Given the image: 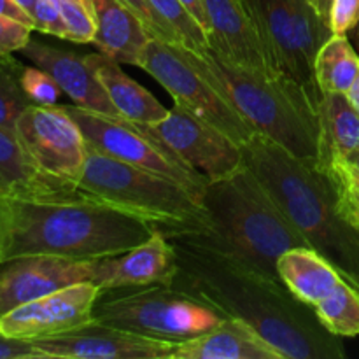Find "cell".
<instances>
[{"label": "cell", "mask_w": 359, "mask_h": 359, "mask_svg": "<svg viewBox=\"0 0 359 359\" xmlns=\"http://www.w3.org/2000/svg\"><path fill=\"white\" fill-rule=\"evenodd\" d=\"M177 270L170 286L248 323L286 359H340V337L330 333L314 307L298 300L277 277L214 248L202 235H167Z\"/></svg>", "instance_id": "6da1fadb"}, {"label": "cell", "mask_w": 359, "mask_h": 359, "mask_svg": "<svg viewBox=\"0 0 359 359\" xmlns=\"http://www.w3.org/2000/svg\"><path fill=\"white\" fill-rule=\"evenodd\" d=\"M149 223L90 198L34 202L0 196V265L25 256L100 259L146 241Z\"/></svg>", "instance_id": "7a4b0ae2"}, {"label": "cell", "mask_w": 359, "mask_h": 359, "mask_svg": "<svg viewBox=\"0 0 359 359\" xmlns=\"http://www.w3.org/2000/svg\"><path fill=\"white\" fill-rule=\"evenodd\" d=\"M245 163L312 249L332 262L359 290V233L344 219L335 186L318 160L294 156L255 133Z\"/></svg>", "instance_id": "3957f363"}, {"label": "cell", "mask_w": 359, "mask_h": 359, "mask_svg": "<svg viewBox=\"0 0 359 359\" xmlns=\"http://www.w3.org/2000/svg\"><path fill=\"white\" fill-rule=\"evenodd\" d=\"M177 48L252 132L269 137L294 156L318 160L319 102L300 84L235 65L210 48L203 53Z\"/></svg>", "instance_id": "277c9868"}, {"label": "cell", "mask_w": 359, "mask_h": 359, "mask_svg": "<svg viewBox=\"0 0 359 359\" xmlns=\"http://www.w3.org/2000/svg\"><path fill=\"white\" fill-rule=\"evenodd\" d=\"M209 244L233 258L277 277V259L294 248H311L263 188L248 163L228 177L212 181L203 191Z\"/></svg>", "instance_id": "5b68a950"}, {"label": "cell", "mask_w": 359, "mask_h": 359, "mask_svg": "<svg viewBox=\"0 0 359 359\" xmlns=\"http://www.w3.org/2000/svg\"><path fill=\"white\" fill-rule=\"evenodd\" d=\"M79 189L98 203L149 223L165 235H205L202 196L172 179L133 167L88 146Z\"/></svg>", "instance_id": "8992f818"}, {"label": "cell", "mask_w": 359, "mask_h": 359, "mask_svg": "<svg viewBox=\"0 0 359 359\" xmlns=\"http://www.w3.org/2000/svg\"><path fill=\"white\" fill-rule=\"evenodd\" d=\"M93 319L147 339L181 344L210 332L224 318L184 291L153 284L100 291Z\"/></svg>", "instance_id": "52a82bcc"}, {"label": "cell", "mask_w": 359, "mask_h": 359, "mask_svg": "<svg viewBox=\"0 0 359 359\" xmlns=\"http://www.w3.org/2000/svg\"><path fill=\"white\" fill-rule=\"evenodd\" d=\"M270 65L277 74L300 84L316 102L323 93L314 62L332 30L309 0H245Z\"/></svg>", "instance_id": "ba28073f"}, {"label": "cell", "mask_w": 359, "mask_h": 359, "mask_svg": "<svg viewBox=\"0 0 359 359\" xmlns=\"http://www.w3.org/2000/svg\"><path fill=\"white\" fill-rule=\"evenodd\" d=\"M65 109L76 119L90 147L133 167L172 179L196 195L203 196L209 181L195 168L184 163L167 144L161 142L151 132L147 125L109 118L74 104L65 105Z\"/></svg>", "instance_id": "9c48e42d"}, {"label": "cell", "mask_w": 359, "mask_h": 359, "mask_svg": "<svg viewBox=\"0 0 359 359\" xmlns=\"http://www.w3.org/2000/svg\"><path fill=\"white\" fill-rule=\"evenodd\" d=\"M139 67L170 93L175 104L216 125L242 146L255 135L248 123L217 93L216 88L182 56L177 46L151 39Z\"/></svg>", "instance_id": "30bf717a"}, {"label": "cell", "mask_w": 359, "mask_h": 359, "mask_svg": "<svg viewBox=\"0 0 359 359\" xmlns=\"http://www.w3.org/2000/svg\"><path fill=\"white\" fill-rule=\"evenodd\" d=\"M14 133L39 168L79 184L88 144L65 105L32 104L18 119Z\"/></svg>", "instance_id": "8fae6325"}, {"label": "cell", "mask_w": 359, "mask_h": 359, "mask_svg": "<svg viewBox=\"0 0 359 359\" xmlns=\"http://www.w3.org/2000/svg\"><path fill=\"white\" fill-rule=\"evenodd\" d=\"M147 126L209 182L228 177L245 165L242 144L177 104L168 109V114L161 121Z\"/></svg>", "instance_id": "7c38bea8"}, {"label": "cell", "mask_w": 359, "mask_h": 359, "mask_svg": "<svg viewBox=\"0 0 359 359\" xmlns=\"http://www.w3.org/2000/svg\"><path fill=\"white\" fill-rule=\"evenodd\" d=\"M100 259L25 256L0 265V318L44 294L79 283H98Z\"/></svg>", "instance_id": "4fadbf2b"}, {"label": "cell", "mask_w": 359, "mask_h": 359, "mask_svg": "<svg viewBox=\"0 0 359 359\" xmlns=\"http://www.w3.org/2000/svg\"><path fill=\"white\" fill-rule=\"evenodd\" d=\"M100 291L93 283L53 291L4 314L0 332L13 339L37 340L79 328L93 321V307Z\"/></svg>", "instance_id": "5bb4252c"}, {"label": "cell", "mask_w": 359, "mask_h": 359, "mask_svg": "<svg viewBox=\"0 0 359 359\" xmlns=\"http://www.w3.org/2000/svg\"><path fill=\"white\" fill-rule=\"evenodd\" d=\"M46 359H170L175 344L147 339L100 321L60 335L32 340Z\"/></svg>", "instance_id": "9a60e30c"}, {"label": "cell", "mask_w": 359, "mask_h": 359, "mask_svg": "<svg viewBox=\"0 0 359 359\" xmlns=\"http://www.w3.org/2000/svg\"><path fill=\"white\" fill-rule=\"evenodd\" d=\"M207 35L214 53L244 69L280 76L270 65L245 0H205Z\"/></svg>", "instance_id": "2e32d148"}, {"label": "cell", "mask_w": 359, "mask_h": 359, "mask_svg": "<svg viewBox=\"0 0 359 359\" xmlns=\"http://www.w3.org/2000/svg\"><path fill=\"white\" fill-rule=\"evenodd\" d=\"M20 53L32 65L51 74L63 95H67L74 105L109 118L123 119L105 93L86 55H77L70 49L56 48L34 39H30Z\"/></svg>", "instance_id": "e0dca14e"}, {"label": "cell", "mask_w": 359, "mask_h": 359, "mask_svg": "<svg viewBox=\"0 0 359 359\" xmlns=\"http://www.w3.org/2000/svg\"><path fill=\"white\" fill-rule=\"evenodd\" d=\"M0 196L34 202L88 198L79 186L48 174L34 163L16 133L0 128Z\"/></svg>", "instance_id": "ac0fdd59"}, {"label": "cell", "mask_w": 359, "mask_h": 359, "mask_svg": "<svg viewBox=\"0 0 359 359\" xmlns=\"http://www.w3.org/2000/svg\"><path fill=\"white\" fill-rule=\"evenodd\" d=\"M177 270L174 245L167 235L154 228L153 233L135 248L116 256L102 258L100 277L97 286L104 290L116 287L170 286Z\"/></svg>", "instance_id": "d6986e66"}, {"label": "cell", "mask_w": 359, "mask_h": 359, "mask_svg": "<svg viewBox=\"0 0 359 359\" xmlns=\"http://www.w3.org/2000/svg\"><path fill=\"white\" fill-rule=\"evenodd\" d=\"M170 359H286L248 323L224 318L203 335L175 344Z\"/></svg>", "instance_id": "ffe728a7"}, {"label": "cell", "mask_w": 359, "mask_h": 359, "mask_svg": "<svg viewBox=\"0 0 359 359\" xmlns=\"http://www.w3.org/2000/svg\"><path fill=\"white\" fill-rule=\"evenodd\" d=\"M95 16L91 44L112 60L139 67L151 35L142 21L119 0H90Z\"/></svg>", "instance_id": "44dd1931"}, {"label": "cell", "mask_w": 359, "mask_h": 359, "mask_svg": "<svg viewBox=\"0 0 359 359\" xmlns=\"http://www.w3.org/2000/svg\"><path fill=\"white\" fill-rule=\"evenodd\" d=\"M86 56L123 119L139 125H154L168 114V109L153 93L123 72L119 62L100 51Z\"/></svg>", "instance_id": "7402d4cb"}, {"label": "cell", "mask_w": 359, "mask_h": 359, "mask_svg": "<svg viewBox=\"0 0 359 359\" xmlns=\"http://www.w3.org/2000/svg\"><path fill=\"white\" fill-rule=\"evenodd\" d=\"M277 276L298 300L311 307L325 300L344 280L340 270L312 248L283 252L277 259Z\"/></svg>", "instance_id": "603a6c76"}, {"label": "cell", "mask_w": 359, "mask_h": 359, "mask_svg": "<svg viewBox=\"0 0 359 359\" xmlns=\"http://www.w3.org/2000/svg\"><path fill=\"white\" fill-rule=\"evenodd\" d=\"M318 161L346 158L359 147V111L346 93H323L318 105Z\"/></svg>", "instance_id": "cb8c5ba5"}, {"label": "cell", "mask_w": 359, "mask_h": 359, "mask_svg": "<svg viewBox=\"0 0 359 359\" xmlns=\"http://www.w3.org/2000/svg\"><path fill=\"white\" fill-rule=\"evenodd\" d=\"M314 76L321 93H347L359 76V55L347 35L333 34L318 51Z\"/></svg>", "instance_id": "d4e9b609"}, {"label": "cell", "mask_w": 359, "mask_h": 359, "mask_svg": "<svg viewBox=\"0 0 359 359\" xmlns=\"http://www.w3.org/2000/svg\"><path fill=\"white\" fill-rule=\"evenodd\" d=\"M316 316L337 337L359 335V290L344 279L325 300L314 307Z\"/></svg>", "instance_id": "484cf974"}, {"label": "cell", "mask_w": 359, "mask_h": 359, "mask_svg": "<svg viewBox=\"0 0 359 359\" xmlns=\"http://www.w3.org/2000/svg\"><path fill=\"white\" fill-rule=\"evenodd\" d=\"M147 2L161 25L172 35L174 46L188 48L195 53H203L210 48L205 28L196 21V18L189 13L181 0H147Z\"/></svg>", "instance_id": "4316f807"}, {"label": "cell", "mask_w": 359, "mask_h": 359, "mask_svg": "<svg viewBox=\"0 0 359 359\" xmlns=\"http://www.w3.org/2000/svg\"><path fill=\"white\" fill-rule=\"evenodd\" d=\"M25 67L13 58V53L0 55V128L14 132L20 116L34 102L21 86Z\"/></svg>", "instance_id": "83f0119b"}, {"label": "cell", "mask_w": 359, "mask_h": 359, "mask_svg": "<svg viewBox=\"0 0 359 359\" xmlns=\"http://www.w3.org/2000/svg\"><path fill=\"white\" fill-rule=\"evenodd\" d=\"M65 41L88 44L93 41L95 16L90 0H60Z\"/></svg>", "instance_id": "f1b7e54d"}, {"label": "cell", "mask_w": 359, "mask_h": 359, "mask_svg": "<svg viewBox=\"0 0 359 359\" xmlns=\"http://www.w3.org/2000/svg\"><path fill=\"white\" fill-rule=\"evenodd\" d=\"M21 86L34 104L58 105L63 91L55 77L39 67H25L21 72Z\"/></svg>", "instance_id": "f546056e"}, {"label": "cell", "mask_w": 359, "mask_h": 359, "mask_svg": "<svg viewBox=\"0 0 359 359\" xmlns=\"http://www.w3.org/2000/svg\"><path fill=\"white\" fill-rule=\"evenodd\" d=\"M359 21V0H332L326 25L332 34H351Z\"/></svg>", "instance_id": "4dcf8cb0"}, {"label": "cell", "mask_w": 359, "mask_h": 359, "mask_svg": "<svg viewBox=\"0 0 359 359\" xmlns=\"http://www.w3.org/2000/svg\"><path fill=\"white\" fill-rule=\"evenodd\" d=\"M35 30L53 37L65 39V25L62 20L60 0H37L34 13Z\"/></svg>", "instance_id": "1f68e13d"}, {"label": "cell", "mask_w": 359, "mask_h": 359, "mask_svg": "<svg viewBox=\"0 0 359 359\" xmlns=\"http://www.w3.org/2000/svg\"><path fill=\"white\" fill-rule=\"evenodd\" d=\"M34 28L0 14V55L20 51L28 44Z\"/></svg>", "instance_id": "d6a6232c"}, {"label": "cell", "mask_w": 359, "mask_h": 359, "mask_svg": "<svg viewBox=\"0 0 359 359\" xmlns=\"http://www.w3.org/2000/svg\"><path fill=\"white\" fill-rule=\"evenodd\" d=\"M119 2L125 4L130 11H133V13L137 14V18L142 21L144 27L147 28V32H149L151 37L160 39V41L168 42V44H174V39H172V35L168 34L167 28H165L163 25H161V21L158 20L156 14L153 13V9H151V6L147 0H119Z\"/></svg>", "instance_id": "836d02e7"}, {"label": "cell", "mask_w": 359, "mask_h": 359, "mask_svg": "<svg viewBox=\"0 0 359 359\" xmlns=\"http://www.w3.org/2000/svg\"><path fill=\"white\" fill-rule=\"evenodd\" d=\"M0 359H46L32 340L13 339L0 332Z\"/></svg>", "instance_id": "e575fe53"}, {"label": "cell", "mask_w": 359, "mask_h": 359, "mask_svg": "<svg viewBox=\"0 0 359 359\" xmlns=\"http://www.w3.org/2000/svg\"><path fill=\"white\" fill-rule=\"evenodd\" d=\"M0 14H4L7 18H13V20L20 21L23 25H28V27H32L35 30L34 20H32L30 14L25 13L14 0H0Z\"/></svg>", "instance_id": "d590c367"}, {"label": "cell", "mask_w": 359, "mask_h": 359, "mask_svg": "<svg viewBox=\"0 0 359 359\" xmlns=\"http://www.w3.org/2000/svg\"><path fill=\"white\" fill-rule=\"evenodd\" d=\"M181 2L184 4L186 7H188L189 13H191L193 16L196 18V21H198V23L202 25V27L205 28V32H207V27H209V21H207L205 0H181Z\"/></svg>", "instance_id": "8d00e7d4"}, {"label": "cell", "mask_w": 359, "mask_h": 359, "mask_svg": "<svg viewBox=\"0 0 359 359\" xmlns=\"http://www.w3.org/2000/svg\"><path fill=\"white\" fill-rule=\"evenodd\" d=\"M21 9L25 11L27 14H30L32 20H34V13H35V6H37V0H14Z\"/></svg>", "instance_id": "74e56055"}, {"label": "cell", "mask_w": 359, "mask_h": 359, "mask_svg": "<svg viewBox=\"0 0 359 359\" xmlns=\"http://www.w3.org/2000/svg\"><path fill=\"white\" fill-rule=\"evenodd\" d=\"M347 97H349V100H351V104L354 105V107L358 109L359 111V76H358V79H356V83L353 84V88H351L349 91H347Z\"/></svg>", "instance_id": "f35d334b"}, {"label": "cell", "mask_w": 359, "mask_h": 359, "mask_svg": "<svg viewBox=\"0 0 359 359\" xmlns=\"http://www.w3.org/2000/svg\"><path fill=\"white\" fill-rule=\"evenodd\" d=\"M344 160H346L347 163L351 165V167L356 168V170L359 172V147H358V149H354L351 154H347V156L344 158Z\"/></svg>", "instance_id": "ab89813d"}, {"label": "cell", "mask_w": 359, "mask_h": 359, "mask_svg": "<svg viewBox=\"0 0 359 359\" xmlns=\"http://www.w3.org/2000/svg\"><path fill=\"white\" fill-rule=\"evenodd\" d=\"M351 34H353L354 44H356V48H358V51H359V21H358L356 27H354L353 30H351Z\"/></svg>", "instance_id": "60d3db41"}]
</instances>
